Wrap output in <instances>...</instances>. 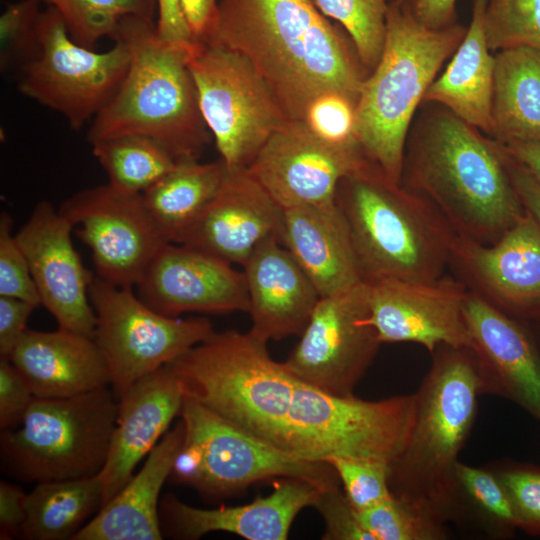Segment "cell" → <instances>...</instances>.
<instances>
[{"label":"cell","instance_id":"cell-1","mask_svg":"<svg viewBox=\"0 0 540 540\" xmlns=\"http://www.w3.org/2000/svg\"><path fill=\"white\" fill-rule=\"evenodd\" d=\"M206 41L243 54L290 120L322 94L357 103L365 77L345 40L312 0H221Z\"/></svg>","mask_w":540,"mask_h":540},{"label":"cell","instance_id":"cell-2","mask_svg":"<svg viewBox=\"0 0 540 540\" xmlns=\"http://www.w3.org/2000/svg\"><path fill=\"white\" fill-rule=\"evenodd\" d=\"M436 105L407 138L401 185L435 207L458 236L491 244L526 212L502 149Z\"/></svg>","mask_w":540,"mask_h":540},{"label":"cell","instance_id":"cell-3","mask_svg":"<svg viewBox=\"0 0 540 540\" xmlns=\"http://www.w3.org/2000/svg\"><path fill=\"white\" fill-rule=\"evenodd\" d=\"M130 52L127 74L108 105L92 120L90 144L140 135L160 144L175 160L199 159L212 139L202 117L188 59L190 46L162 40L155 20L127 17L112 40Z\"/></svg>","mask_w":540,"mask_h":540},{"label":"cell","instance_id":"cell-4","mask_svg":"<svg viewBox=\"0 0 540 540\" xmlns=\"http://www.w3.org/2000/svg\"><path fill=\"white\" fill-rule=\"evenodd\" d=\"M335 203L365 282H429L444 276L457 234L428 201L367 159L341 180Z\"/></svg>","mask_w":540,"mask_h":540},{"label":"cell","instance_id":"cell-5","mask_svg":"<svg viewBox=\"0 0 540 540\" xmlns=\"http://www.w3.org/2000/svg\"><path fill=\"white\" fill-rule=\"evenodd\" d=\"M467 27L432 29L414 16L410 0L388 3L381 57L363 81L355 108L357 139L366 157L401 184L406 142L415 112Z\"/></svg>","mask_w":540,"mask_h":540},{"label":"cell","instance_id":"cell-6","mask_svg":"<svg viewBox=\"0 0 540 540\" xmlns=\"http://www.w3.org/2000/svg\"><path fill=\"white\" fill-rule=\"evenodd\" d=\"M414 393L409 436L389 463L394 497L416 504L446 523V509L459 454L474 425L479 381L467 348L439 346Z\"/></svg>","mask_w":540,"mask_h":540},{"label":"cell","instance_id":"cell-7","mask_svg":"<svg viewBox=\"0 0 540 540\" xmlns=\"http://www.w3.org/2000/svg\"><path fill=\"white\" fill-rule=\"evenodd\" d=\"M250 331H214L167 366L189 397L284 451L296 378Z\"/></svg>","mask_w":540,"mask_h":540},{"label":"cell","instance_id":"cell-8","mask_svg":"<svg viewBox=\"0 0 540 540\" xmlns=\"http://www.w3.org/2000/svg\"><path fill=\"white\" fill-rule=\"evenodd\" d=\"M117 414L118 400L108 386L66 398H35L20 424L1 432L2 465L24 482L98 475Z\"/></svg>","mask_w":540,"mask_h":540},{"label":"cell","instance_id":"cell-9","mask_svg":"<svg viewBox=\"0 0 540 540\" xmlns=\"http://www.w3.org/2000/svg\"><path fill=\"white\" fill-rule=\"evenodd\" d=\"M414 413V393L370 401L296 380L283 450L309 461L349 456L390 463L409 436Z\"/></svg>","mask_w":540,"mask_h":540},{"label":"cell","instance_id":"cell-10","mask_svg":"<svg viewBox=\"0 0 540 540\" xmlns=\"http://www.w3.org/2000/svg\"><path fill=\"white\" fill-rule=\"evenodd\" d=\"M188 64L202 117L220 159L227 168L246 169L272 134L290 119L243 54L196 41Z\"/></svg>","mask_w":540,"mask_h":540},{"label":"cell","instance_id":"cell-11","mask_svg":"<svg viewBox=\"0 0 540 540\" xmlns=\"http://www.w3.org/2000/svg\"><path fill=\"white\" fill-rule=\"evenodd\" d=\"M38 30L39 51L20 69L19 92L79 130L115 96L129 69L130 52L119 39L103 52L77 43L50 6L41 12Z\"/></svg>","mask_w":540,"mask_h":540},{"label":"cell","instance_id":"cell-12","mask_svg":"<svg viewBox=\"0 0 540 540\" xmlns=\"http://www.w3.org/2000/svg\"><path fill=\"white\" fill-rule=\"evenodd\" d=\"M89 296L96 316L94 340L106 362L118 400L137 380L164 367L215 330L205 318L165 316L133 287L93 277Z\"/></svg>","mask_w":540,"mask_h":540},{"label":"cell","instance_id":"cell-13","mask_svg":"<svg viewBox=\"0 0 540 540\" xmlns=\"http://www.w3.org/2000/svg\"><path fill=\"white\" fill-rule=\"evenodd\" d=\"M179 416L185 424V436L196 444L201 456L194 488L206 496H234L273 478L301 479L319 490L341 486L329 463L281 451L189 397L184 396Z\"/></svg>","mask_w":540,"mask_h":540},{"label":"cell","instance_id":"cell-14","mask_svg":"<svg viewBox=\"0 0 540 540\" xmlns=\"http://www.w3.org/2000/svg\"><path fill=\"white\" fill-rule=\"evenodd\" d=\"M369 314L366 282L321 297L284 366L321 391L353 395L381 345Z\"/></svg>","mask_w":540,"mask_h":540},{"label":"cell","instance_id":"cell-15","mask_svg":"<svg viewBox=\"0 0 540 540\" xmlns=\"http://www.w3.org/2000/svg\"><path fill=\"white\" fill-rule=\"evenodd\" d=\"M58 210L90 250L97 276L117 286L135 287L169 243L142 194L124 192L108 183L75 193Z\"/></svg>","mask_w":540,"mask_h":540},{"label":"cell","instance_id":"cell-16","mask_svg":"<svg viewBox=\"0 0 540 540\" xmlns=\"http://www.w3.org/2000/svg\"><path fill=\"white\" fill-rule=\"evenodd\" d=\"M368 158L360 144H335L303 120H288L246 168L283 208L335 204L339 183Z\"/></svg>","mask_w":540,"mask_h":540},{"label":"cell","instance_id":"cell-17","mask_svg":"<svg viewBox=\"0 0 540 540\" xmlns=\"http://www.w3.org/2000/svg\"><path fill=\"white\" fill-rule=\"evenodd\" d=\"M73 226L48 201L37 203L16 239L29 264L40 304L58 328L94 338L96 316L89 296L93 279L72 241Z\"/></svg>","mask_w":540,"mask_h":540},{"label":"cell","instance_id":"cell-18","mask_svg":"<svg viewBox=\"0 0 540 540\" xmlns=\"http://www.w3.org/2000/svg\"><path fill=\"white\" fill-rule=\"evenodd\" d=\"M463 313L480 395L509 400L540 423V353L530 332L473 290Z\"/></svg>","mask_w":540,"mask_h":540},{"label":"cell","instance_id":"cell-19","mask_svg":"<svg viewBox=\"0 0 540 540\" xmlns=\"http://www.w3.org/2000/svg\"><path fill=\"white\" fill-rule=\"evenodd\" d=\"M369 322L382 343L411 342L433 353L439 346L467 348L466 286L446 277L429 282L382 279L366 282Z\"/></svg>","mask_w":540,"mask_h":540},{"label":"cell","instance_id":"cell-20","mask_svg":"<svg viewBox=\"0 0 540 540\" xmlns=\"http://www.w3.org/2000/svg\"><path fill=\"white\" fill-rule=\"evenodd\" d=\"M135 287L143 302L169 317L249 309L243 271L185 244L166 243Z\"/></svg>","mask_w":540,"mask_h":540},{"label":"cell","instance_id":"cell-21","mask_svg":"<svg viewBox=\"0 0 540 540\" xmlns=\"http://www.w3.org/2000/svg\"><path fill=\"white\" fill-rule=\"evenodd\" d=\"M450 263L473 291L504 312L540 320V226L527 211L491 244L457 235Z\"/></svg>","mask_w":540,"mask_h":540},{"label":"cell","instance_id":"cell-22","mask_svg":"<svg viewBox=\"0 0 540 540\" xmlns=\"http://www.w3.org/2000/svg\"><path fill=\"white\" fill-rule=\"evenodd\" d=\"M284 209L249 174L227 168L217 194L182 243L241 267L264 240H281Z\"/></svg>","mask_w":540,"mask_h":540},{"label":"cell","instance_id":"cell-23","mask_svg":"<svg viewBox=\"0 0 540 540\" xmlns=\"http://www.w3.org/2000/svg\"><path fill=\"white\" fill-rule=\"evenodd\" d=\"M318 491L307 481L281 478L265 497L240 506L212 509L194 507L167 494L159 503L162 533L186 540H196L215 531L247 540H285L296 516L314 505Z\"/></svg>","mask_w":540,"mask_h":540},{"label":"cell","instance_id":"cell-24","mask_svg":"<svg viewBox=\"0 0 540 540\" xmlns=\"http://www.w3.org/2000/svg\"><path fill=\"white\" fill-rule=\"evenodd\" d=\"M184 400L181 384L166 365L137 380L119 399L116 426L99 477L103 505L134 475V469L163 435Z\"/></svg>","mask_w":540,"mask_h":540},{"label":"cell","instance_id":"cell-25","mask_svg":"<svg viewBox=\"0 0 540 540\" xmlns=\"http://www.w3.org/2000/svg\"><path fill=\"white\" fill-rule=\"evenodd\" d=\"M242 269L249 331L267 342L300 336L321 296L280 238L261 242Z\"/></svg>","mask_w":540,"mask_h":540},{"label":"cell","instance_id":"cell-26","mask_svg":"<svg viewBox=\"0 0 540 540\" xmlns=\"http://www.w3.org/2000/svg\"><path fill=\"white\" fill-rule=\"evenodd\" d=\"M35 398H66L110 385L106 362L94 338L58 328L27 329L8 358Z\"/></svg>","mask_w":540,"mask_h":540},{"label":"cell","instance_id":"cell-27","mask_svg":"<svg viewBox=\"0 0 540 540\" xmlns=\"http://www.w3.org/2000/svg\"><path fill=\"white\" fill-rule=\"evenodd\" d=\"M281 242L321 297L365 282L349 229L336 203L284 209Z\"/></svg>","mask_w":540,"mask_h":540},{"label":"cell","instance_id":"cell-28","mask_svg":"<svg viewBox=\"0 0 540 540\" xmlns=\"http://www.w3.org/2000/svg\"><path fill=\"white\" fill-rule=\"evenodd\" d=\"M185 436L182 419L149 452L141 470L73 540H160L159 496Z\"/></svg>","mask_w":540,"mask_h":540},{"label":"cell","instance_id":"cell-29","mask_svg":"<svg viewBox=\"0 0 540 540\" xmlns=\"http://www.w3.org/2000/svg\"><path fill=\"white\" fill-rule=\"evenodd\" d=\"M488 0H473L470 25L444 72L423 101L439 104L492 138L495 57L488 48L484 18Z\"/></svg>","mask_w":540,"mask_h":540},{"label":"cell","instance_id":"cell-30","mask_svg":"<svg viewBox=\"0 0 540 540\" xmlns=\"http://www.w3.org/2000/svg\"><path fill=\"white\" fill-rule=\"evenodd\" d=\"M494 57L492 139L540 142V52L518 47Z\"/></svg>","mask_w":540,"mask_h":540},{"label":"cell","instance_id":"cell-31","mask_svg":"<svg viewBox=\"0 0 540 540\" xmlns=\"http://www.w3.org/2000/svg\"><path fill=\"white\" fill-rule=\"evenodd\" d=\"M227 171L221 159L177 160L174 167L142 193L144 202L169 243L183 239L217 194Z\"/></svg>","mask_w":540,"mask_h":540},{"label":"cell","instance_id":"cell-32","mask_svg":"<svg viewBox=\"0 0 540 540\" xmlns=\"http://www.w3.org/2000/svg\"><path fill=\"white\" fill-rule=\"evenodd\" d=\"M103 506L98 475L36 483L26 495L19 538L73 540Z\"/></svg>","mask_w":540,"mask_h":540},{"label":"cell","instance_id":"cell-33","mask_svg":"<svg viewBox=\"0 0 540 540\" xmlns=\"http://www.w3.org/2000/svg\"><path fill=\"white\" fill-rule=\"evenodd\" d=\"M446 522L495 540L510 539L517 530L506 493L493 471L460 461L450 488Z\"/></svg>","mask_w":540,"mask_h":540},{"label":"cell","instance_id":"cell-34","mask_svg":"<svg viewBox=\"0 0 540 540\" xmlns=\"http://www.w3.org/2000/svg\"><path fill=\"white\" fill-rule=\"evenodd\" d=\"M92 153L114 188L142 194L176 164L174 157L154 140L123 135L91 144Z\"/></svg>","mask_w":540,"mask_h":540},{"label":"cell","instance_id":"cell-35","mask_svg":"<svg viewBox=\"0 0 540 540\" xmlns=\"http://www.w3.org/2000/svg\"><path fill=\"white\" fill-rule=\"evenodd\" d=\"M55 8L69 34L79 44L93 48L105 37L112 39L127 17L155 20L157 0H38Z\"/></svg>","mask_w":540,"mask_h":540},{"label":"cell","instance_id":"cell-36","mask_svg":"<svg viewBox=\"0 0 540 540\" xmlns=\"http://www.w3.org/2000/svg\"><path fill=\"white\" fill-rule=\"evenodd\" d=\"M373 540H446L449 532L426 509L391 495L378 504L357 512Z\"/></svg>","mask_w":540,"mask_h":540},{"label":"cell","instance_id":"cell-37","mask_svg":"<svg viewBox=\"0 0 540 540\" xmlns=\"http://www.w3.org/2000/svg\"><path fill=\"white\" fill-rule=\"evenodd\" d=\"M321 13L337 20L354 43L360 62L377 65L384 46L387 0H315Z\"/></svg>","mask_w":540,"mask_h":540},{"label":"cell","instance_id":"cell-38","mask_svg":"<svg viewBox=\"0 0 540 540\" xmlns=\"http://www.w3.org/2000/svg\"><path fill=\"white\" fill-rule=\"evenodd\" d=\"M484 30L490 51L528 47L540 52V0H488Z\"/></svg>","mask_w":540,"mask_h":540},{"label":"cell","instance_id":"cell-39","mask_svg":"<svg viewBox=\"0 0 540 540\" xmlns=\"http://www.w3.org/2000/svg\"><path fill=\"white\" fill-rule=\"evenodd\" d=\"M40 1L19 0L9 4L0 17V67L20 69L38 53Z\"/></svg>","mask_w":540,"mask_h":540},{"label":"cell","instance_id":"cell-40","mask_svg":"<svg viewBox=\"0 0 540 540\" xmlns=\"http://www.w3.org/2000/svg\"><path fill=\"white\" fill-rule=\"evenodd\" d=\"M490 469L506 493L517 529L540 537V466L509 460Z\"/></svg>","mask_w":540,"mask_h":540},{"label":"cell","instance_id":"cell-41","mask_svg":"<svg viewBox=\"0 0 540 540\" xmlns=\"http://www.w3.org/2000/svg\"><path fill=\"white\" fill-rule=\"evenodd\" d=\"M336 471L343 491L357 512L390 497L389 463L375 458L335 456L326 460Z\"/></svg>","mask_w":540,"mask_h":540},{"label":"cell","instance_id":"cell-42","mask_svg":"<svg viewBox=\"0 0 540 540\" xmlns=\"http://www.w3.org/2000/svg\"><path fill=\"white\" fill-rule=\"evenodd\" d=\"M7 212L0 215V296L25 300L39 306L40 298L29 264L15 234Z\"/></svg>","mask_w":540,"mask_h":540},{"label":"cell","instance_id":"cell-43","mask_svg":"<svg viewBox=\"0 0 540 540\" xmlns=\"http://www.w3.org/2000/svg\"><path fill=\"white\" fill-rule=\"evenodd\" d=\"M356 102L339 93L317 97L306 113L305 122L320 137L335 144H360L356 136Z\"/></svg>","mask_w":540,"mask_h":540},{"label":"cell","instance_id":"cell-44","mask_svg":"<svg viewBox=\"0 0 540 540\" xmlns=\"http://www.w3.org/2000/svg\"><path fill=\"white\" fill-rule=\"evenodd\" d=\"M324 520L325 540H373L359 521L357 511L347 499L341 486L318 491L313 505Z\"/></svg>","mask_w":540,"mask_h":540},{"label":"cell","instance_id":"cell-45","mask_svg":"<svg viewBox=\"0 0 540 540\" xmlns=\"http://www.w3.org/2000/svg\"><path fill=\"white\" fill-rule=\"evenodd\" d=\"M34 399V393L20 371L8 358H0L1 431L18 426Z\"/></svg>","mask_w":540,"mask_h":540},{"label":"cell","instance_id":"cell-46","mask_svg":"<svg viewBox=\"0 0 540 540\" xmlns=\"http://www.w3.org/2000/svg\"><path fill=\"white\" fill-rule=\"evenodd\" d=\"M37 308L18 298L0 296V356L9 358L18 341L28 329L27 322Z\"/></svg>","mask_w":540,"mask_h":540},{"label":"cell","instance_id":"cell-47","mask_svg":"<svg viewBox=\"0 0 540 540\" xmlns=\"http://www.w3.org/2000/svg\"><path fill=\"white\" fill-rule=\"evenodd\" d=\"M156 31L169 43L190 46L196 40L186 20L181 0H157Z\"/></svg>","mask_w":540,"mask_h":540},{"label":"cell","instance_id":"cell-48","mask_svg":"<svg viewBox=\"0 0 540 540\" xmlns=\"http://www.w3.org/2000/svg\"><path fill=\"white\" fill-rule=\"evenodd\" d=\"M26 493L17 485L0 481V538L12 539L20 535L25 520Z\"/></svg>","mask_w":540,"mask_h":540},{"label":"cell","instance_id":"cell-49","mask_svg":"<svg viewBox=\"0 0 540 540\" xmlns=\"http://www.w3.org/2000/svg\"><path fill=\"white\" fill-rule=\"evenodd\" d=\"M502 152L510 179L524 209L540 226V183L522 164L503 149Z\"/></svg>","mask_w":540,"mask_h":540},{"label":"cell","instance_id":"cell-50","mask_svg":"<svg viewBox=\"0 0 540 540\" xmlns=\"http://www.w3.org/2000/svg\"><path fill=\"white\" fill-rule=\"evenodd\" d=\"M415 18L424 26L441 29L456 22V0H410Z\"/></svg>","mask_w":540,"mask_h":540},{"label":"cell","instance_id":"cell-51","mask_svg":"<svg viewBox=\"0 0 540 540\" xmlns=\"http://www.w3.org/2000/svg\"><path fill=\"white\" fill-rule=\"evenodd\" d=\"M182 8L196 41H206L211 33L217 0H181Z\"/></svg>","mask_w":540,"mask_h":540},{"label":"cell","instance_id":"cell-52","mask_svg":"<svg viewBox=\"0 0 540 540\" xmlns=\"http://www.w3.org/2000/svg\"><path fill=\"white\" fill-rule=\"evenodd\" d=\"M499 144L509 156L522 164L540 183V142Z\"/></svg>","mask_w":540,"mask_h":540},{"label":"cell","instance_id":"cell-53","mask_svg":"<svg viewBox=\"0 0 540 540\" xmlns=\"http://www.w3.org/2000/svg\"><path fill=\"white\" fill-rule=\"evenodd\" d=\"M537 326L539 327V330H540V320L538 322H536Z\"/></svg>","mask_w":540,"mask_h":540},{"label":"cell","instance_id":"cell-54","mask_svg":"<svg viewBox=\"0 0 540 540\" xmlns=\"http://www.w3.org/2000/svg\"><path fill=\"white\" fill-rule=\"evenodd\" d=\"M387 1H392V0H387Z\"/></svg>","mask_w":540,"mask_h":540}]
</instances>
